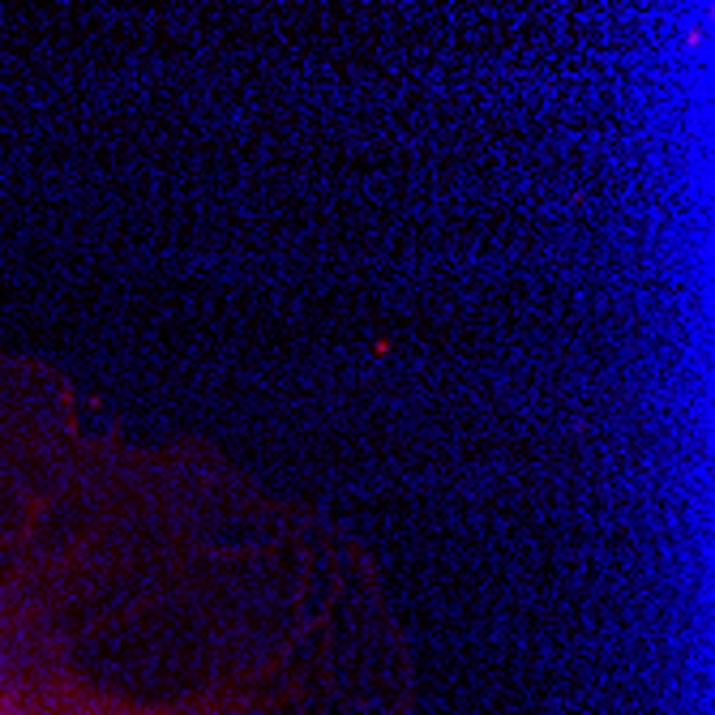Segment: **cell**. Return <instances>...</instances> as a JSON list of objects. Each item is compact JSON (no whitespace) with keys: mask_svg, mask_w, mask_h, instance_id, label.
<instances>
[{"mask_svg":"<svg viewBox=\"0 0 715 715\" xmlns=\"http://www.w3.org/2000/svg\"><path fill=\"white\" fill-rule=\"evenodd\" d=\"M339 523L193 442L94 433L73 381L0 347V715H287L325 664H270L197 690H133L103 638L176 617L304 609L360 570Z\"/></svg>","mask_w":715,"mask_h":715,"instance_id":"obj_1","label":"cell"}]
</instances>
